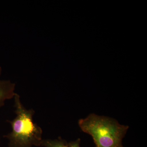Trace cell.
I'll return each instance as SVG.
<instances>
[{"mask_svg": "<svg viewBox=\"0 0 147 147\" xmlns=\"http://www.w3.org/2000/svg\"><path fill=\"white\" fill-rule=\"evenodd\" d=\"M13 98L16 116L13 120L8 121L12 131L3 136L8 139V147H41L42 131L40 127L34 122V110L26 109L17 94H15Z\"/></svg>", "mask_w": 147, "mask_h": 147, "instance_id": "cell-1", "label": "cell"}, {"mask_svg": "<svg viewBox=\"0 0 147 147\" xmlns=\"http://www.w3.org/2000/svg\"><path fill=\"white\" fill-rule=\"evenodd\" d=\"M79 125L92 136L96 147H123V139L129 127L115 120L93 114L79 120Z\"/></svg>", "mask_w": 147, "mask_h": 147, "instance_id": "cell-2", "label": "cell"}, {"mask_svg": "<svg viewBox=\"0 0 147 147\" xmlns=\"http://www.w3.org/2000/svg\"><path fill=\"white\" fill-rule=\"evenodd\" d=\"M1 67H0V76L1 74ZM15 84L9 80L0 79V108L3 106L6 100L14 97Z\"/></svg>", "mask_w": 147, "mask_h": 147, "instance_id": "cell-3", "label": "cell"}, {"mask_svg": "<svg viewBox=\"0 0 147 147\" xmlns=\"http://www.w3.org/2000/svg\"><path fill=\"white\" fill-rule=\"evenodd\" d=\"M81 140L78 139L76 141L68 142L65 140L59 137L57 139H42L41 147H81Z\"/></svg>", "mask_w": 147, "mask_h": 147, "instance_id": "cell-4", "label": "cell"}, {"mask_svg": "<svg viewBox=\"0 0 147 147\" xmlns=\"http://www.w3.org/2000/svg\"><path fill=\"white\" fill-rule=\"evenodd\" d=\"M0 144H1V137H0Z\"/></svg>", "mask_w": 147, "mask_h": 147, "instance_id": "cell-5", "label": "cell"}]
</instances>
